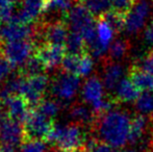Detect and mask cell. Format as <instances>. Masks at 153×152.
<instances>
[{"mask_svg": "<svg viewBox=\"0 0 153 152\" xmlns=\"http://www.w3.org/2000/svg\"><path fill=\"white\" fill-rule=\"evenodd\" d=\"M131 117L122 110H109L96 118L93 128L96 129L98 140L115 148L124 147L128 143Z\"/></svg>", "mask_w": 153, "mask_h": 152, "instance_id": "6da1fadb", "label": "cell"}, {"mask_svg": "<svg viewBox=\"0 0 153 152\" xmlns=\"http://www.w3.org/2000/svg\"><path fill=\"white\" fill-rule=\"evenodd\" d=\"M46 142L54 144L59 152H83L87 138L80 124L62 125L54 123Z\"/></svg>", "mask_w": 153, "mask_h": 152, "instance_id": "7a4b0ae2", "label": "cell"}, {"mask_svg": "<svg viewBox=\"0 0 153 152\" xmlns=\"http://www.w3.org/2000/svg\"><path fill=\"white\" fill-rule=\"evenodd\" d=\"M53 124L51 119L41 114L36 108H31L26 121L23 124L24 140H42L46 142Z\"/></svg>", "mask_w": 153, "mask_h": 152, "instance_id": "3957f363", "label": "cell"}, {"mask_svg": "<svg viewBox=\"0 0 153 152\" xmlns=\"http://www.w3.org/2000/svg\"><path fill=\"white\" fill-rule=\"evenodd\" d=\"M71 31L80 33L81 36L90 28L96 26L97 18L83 3L78 1L72 6L66 17Z\"/></svg>", "mask_w": 153, "mask_h": 152, "instance_id": "277c9868", "label": "cell"}, {"mask_svg": "<svg viewBox=\"0 0 153 152\" xmlns=\"http://www.w3.org/2000/svg\"><path fill=\"white\" fill-rule=\"evenodd\" d=\"M33 44L31 41H14V42H1L0 52L4 57L10 62L15 67H22L27 61L32 56Z\"/></svg>", "mask_w": 153, "mask_h": 152, "instance_id": "5b68a950", "label": "cell"}, {"mask_svg": "<svg viewBox=\"0 0 153 152\" xmlns=\"http://www.w3.org/2000/svg\"><path fill=\"white\" fill-rule=\"evenodd\" d=\"M80 85V77L62 71L52 83V92L62 101H70L75 97Z\"/></svg>", "mask_w": 153, "mask_h": 152, "instance_id": "8992f818", "label": "cell"}, {"mask_svg": "<svg viewBox=\"0 0 153 152\" xmlns=\"http://www.w3.org/2000/svg\"><path fill=\"white\" fill-rule=\"evenodd\" d=\"M24 140L23 124L4 116L0 119V143L2 145L16 147Z\"/></svg>", "mask_w": 153, "mask_h": 152, "instance_id": "52a82bcc", "label": "cell"}, {"mask_svg": "<svg viewBox=\"0 0 153 152\" xmlns=\"http://www.w3.org/2000/svg\"><path fill=\"white\" fill-rule=\"evenodd\" d=\"M66 53L65 46H55L47 43L38 45L34 49V54L42 62L46 70H52L61 66Z\"/></svg>", "mask_w": 153, "mask_h": 152, "instance_id": "ba28073f", "label": "cell"}, {"mask_svg": "<svg viewBox=\"0 0 153 152\" xmlns=\"http://www.w3.org/2000/svg\"><path fill=\"white\" fill-rule=\"evenodd\" d=\"M149 4L145 0L137 1L130 12L126 15L124 30L128 33H137L145 25L146 19L149 15Z\"/></svg>", "mask_w": 153, "mask_h": 152, "instance_id": "9c48e42d", "label": "cell"}, {"mask_svg": "<svg viewBox=\"0 0 153 152\" xmlns=\"http://www.w3.org/2000/svg\"><path fill=\"white\" fill-rule=\"evenodd\" d=\"M22 8L17 14H14L10 21L30 25L32 21L45 12L47 0H22Z\"/></svg>", "mask_w": 153, "mask_h": 152, "instance_id": "30bf717a", "label": "cell"}, {"mask_svg": "<svg viewBox=\"0 0 153 152\" xmlns=\"http://www.w3.org/2000/svg\"><path fill=\"white\" fill-rule=\"evenodd\" d=\"M68 28L69 25L66 21H53L41 29V35L44 39V43L66 47V42L69 36Z\"/></svg>", "mask_w": 153, "mask_h": 152, "instance_id": "8fae6325", "label": "cell"}, {"mask_svg": "<svg viewBox=\"0 0 153 152\" xmlns=\"http://www.w3.org/2000/svg\"><path fill=\"white\" fill-rule=\"evenodd\" d=\"M7 117L21 124H24L31 108L27 100L20 95H12L3 101Z\"/></svg>", "mask_w": 153, "mask_h": 152, "instance_id": "7c38bea8", "label": "cell"}, {"mask_svg": "<svg viewBox=\"0 0 153 152\" xmlns=\"http://www.w3.org/2000/svg\"><path fill=\"white\" fill-rule=\"evenodd\" d=\"M33 31L34 30L30 27V25L20 24L14 21H10L5 24H2L0 29L1 42L29 40L31 37H34Z\"/></svg>", "mask_w": 153, "mask_h": 152, "instance_id": "4fadbf2b", "label": "cell"}, {"mask_svg": "<svg viewBox=\"0 0 153 152\" xmlns=\"http://www.w3.org/2000/svg\"><path fill=\"white\" fill-rule=\"evenodd\" d=\"M123 74H124V69H123L122 65L107 59V57L106 59H104L102 82L105 90H107L108 92L115 91L120 81L123 79Z\"/></svg>", "mask_w": 153, "mask_h": 152, "instance_id": "5bb4252c", "label": "cell"}, {"mask_svg": "<svg viewBox=\"0 0 153 152\" xmlns=\"http://www.w3.org/2000/svg\"><path fill=\"white\" fill-rule=\"evenodd\" d=\"M82 98L87 103L93 105L104 98V85L97 76H92L85 80L82 85Z\"/></svg>", "mask_w": 153, "mask_h": 152, "instance_id": "9a60e30c", "label": "cell"}, {"mask_svg": "<svg viewBox=\"0 0 153 152\" xmlns=\"http://www.w3.org/2000/svg\"><path fill=\"white\" fill-rule=\"evenodd\" d=\"M140 90L134 85V83L128 78H123L116 90L114 91V99L118 103L135 101L140 95Z\"/></svg>", "mask_w": 153, "mask_h": 152, "instance_id": "2e32d148", "label": "cell"}, {"mask_svg": "<svg viewBox=\"0 0 153 152\" xmlns=\"http://www.w3.org/2000/svg\"><path fill=\"white\" fill-rule=\"evenodd\" d=\"M128 78L134 83L140 92L153 91V75L134 64L129 68Z\"/></svg>", "mask_w": 153, "mask_h": 152, "instance_id": "e0dca14e", "label": "cell"}, {"mask_svg": "<svg viewBox=\"0 0 153 152\" xmlns=\"http://www.w3.org/2000/svg\"><path fill=\"white\" fill-rule=\"evenodd\" d=\"M150 118L142 114L134 115L131 118L130 130H129L128 143L129 144H137L143 139L148 126V121Z\"/></svg>", "mask_w": 153, "mask_h": 152, "instance_id": "ac0fdd59", "label": "cell"}, {"mask_svg": "<svg viewBox=\"0 0 153 152\" xmlns=\"http://www.w3.org/2000/svg\"><path fill=\"white\" fill-rule=\"evenodd\" d=\"M96 29H97V39H98L99 44L108 51L109 46L113 43V39L116 35V31L100 16L97 17Z\"/></svg>", "mask_w": 153, "mask_h": 152, "instance_id": "d6986e66", "label": "cell"}, {"mask_svg": "<svg viewBox=\"0 0 153 152\" xmlns=\"http://www.w3.org/2000/svg\"><path fill=\"white\" fill-rule=\"evenodd\" d=\"M70 117L74 120V123L80 124V125H83V124L93 125L96 120V116L93 110H90L88 106L80 103L73 104L70 110Z\"/></svg>", "mask_w": 153, "mask_h": 152, "instance_id": "ffe728a7", "label": "cell"}, {"mask_svg": "<svg viewBox=\"0 0 153 152\" xmlns=\"http://www.w3.org/2000/svg\"><path fill=\"white\" fill-rule=\"evenodd\" d=\"M66 50L68 53L78 55L87 52L88 47L82 36L78 33H75V31H70L66 42Z\"/></svg>", "mask_w": 153, "mask_h": 152, "instance_id": "44dd1931", "label": "cell"}, {"mask_svg": "<svg viewBox=\"0 0 153 152\" xmlns=\"http://www.w3.org/2000/svg\"><path fill=\"white\" fill-rule=\"evenodd\" d=\"M134 102L139 114L147 116L153 120V91L141 92Z\"/></svg>", "mask_w": 153, "mask_h": 152, "instance_id": "7402d4cb", "label": "cell"}, {"mask_svg": "<svg viewBox=\"0 0 153 152\" xmlns=\"http://www.w3.org/2000/svg\"><path fill=\"white\" fill-rule=\"evenodd\" d=\"M100 17H102L111 27L116 31V33H121L122 30H124L125 28V19H126V15L122 14L120 12H117L115 10H109L107 12L103 13L102 15H100Z\"/></svg>", "mask_w": 153, "mask_h": 152, "instance_id": "603a6c76", "label": "cell"}, {"mask_svg": "<svg viewBox=\"0 0 153 152\" xmlns=\"http://www.w3.org/2000/svg\"><path fill=\"white\" fill-rule=\"evenodd\" d=\"M129 42L127 40H116L111 44L108 48V56L107 59L111 61H119L123 59L129 51Z\"/></svg>", "mask_w": 153, "mask_h": 152, "instance_id": "cb8c5ba5", "label": "cell"}, {"mask_svg": "<svg viewBox=\"0 0 153 152\" xmlns=\"http://www.w3.org/2000/svg\"><path fill=\"white\" fill-rule=\"evenodd\" d=\"M71 8H72V1L71 0H47L45 13L61 14L67 17Z\"/></svg>", "mask_w": 153, "mask_h": 152, "instance_id": "d4e9b609", "label": "cell"}, {"mask_svg": "<svg viewBox=\"0 0 153 152\" xmlns=\"http://www.w3.org/2000/svg\"><path fill=\"white\" fill-rule=\"evenodd\" d=\"M45 67L42 62L39 59V57L36 54H33L24 65L22 66V71L20 74L24 76H33L38 74H42L43 71H45Z\"/></svg>", "mask_w": 153, "mask_h": 152, "instance_id": "484cf974", "label": "cell"}, {"mask_svg": "<svg viewBox=\"0 0 153 152\" xmlns=\"http://www.w3.org/2000/svg\"><path fill=\"white\" fill-rule=\"evenodd\" d=\"M83 3L95 17H99L103 13L111 10V4L109 0H79Z\"/></svg>", "mask_w": 153, "mask_h": 152, "instance_id": "4316f807", "label": "cell"}, {"mask_svg": "<svg viewBox=\"0 0 153 152\" xmlns=\"http://www.w3.org/2000/svg\"><path fill=\"white\" fill-rule=\"evenodd\" d=\"M94 69V61H93V56L90 52H85L80 55V59H79L78 68H77V73L76 75L80 78L85 77L91 74V72Z\"/></svg>", "mask_w": 153, "mask_h": 152, "instance_id": "83f0119b", "label": "cell"}, {"mask_svg": "<svg viewBox=\"0 0 153 152\" xmlns=\"http://www.w3.org/2000/svg\"><path fill=\"white\" fill-rule=\"evenodd\" d=\"M59 108H61V105L59 102L53 101V100H42L41 103L36 108V110H38L41 114L46 116L47 118L51 119L59 114Z\"/></svg>", "mask_w": 153, "mask_h": 152, "instance_id": "f1b7e54d", "label": "cell"}, {"mask_svg": "<svg viewBox=\"0 0 153 152\" xmlns=\"http://www.w3.org/2000/svg\"><path fill=\"white\" fill-rule=\"evenodd\" d=\"M80 55L72 54V53L67 52L66 54H65L62 61L61 67H62V71L67 72V73L76 75L77 68H78V64H79V59H80Z\"/></svg>", "mask_w": 153, "mask_h": 152, "instance_id": "f546056e", "label": "cell"}, {"mask_svg": "<svg viewBox=\"0 0 153 152\" xmlns=\"http://www.w3.org/2000/svg\"><path fill=\"white\" fill-rule=\"evenodd\" d=\"M46 143L42 140H23L20 152H46Z\"/></svg>", "mask_w": 153, "mask_h": 152, "instance_id": "4dcf8cb0", "label": "cell"}, {"mask_svg": "<svg viewBox=\"0 0 153 152\" xmlns=\"http://www.w3.org/2000/svg\"><path fill=\"white\" fill-rule=\"evenodd\" d=\"M14 3L10 0H0V24H5L14 16Z\"/></svg>", "mask_w": 153, "mask_h": 152, "instance_id": "1f68e13d", "label": "cell"}, {"mask_svg": "<svg viewBox=\"0 0 153 152\" xmlns=\"http://www.w3.org/2000/svg\"><path fill=\"white\" fill-rule=\"evenodd\" d=\"M111 8L122 14L127 15L137 3V0H109Z\"/></svg>", "mask_w": 153, "mask_h": 152, "instance_id": "d6a6232c", "label": "cell"}, {"mask_svg": "<svg viewBox=\"0 0 153 152\" xmlns=\"http://www.w3.org/2000/svg\"><path fill=\"white\" fill-rule=\"evenodd\" d=\"M134 65H137V67L142 68L146 72L153 75V49L147 53V55L145 57H143L141 61H139V63L134 64Z\"/></svg>", "mask_w": 153, "mask_h": 152, "instance_id": "836d02e7", "label": "cell"}, {"mask_svg": "<svg viewBox=\"0 0 153 152\" xmlns=\"http://www.w3.org/2000/svg\"><path fill=\"white\" fill-rule=\"evenodd\" d=\"M13 69H14V66L10 64V62L2 54H0V77L2 79L8 77L12 73Z\"/></svg>", "mask_w": 153, "mask_h": 152, "instance_id": "e575fe53", "label": "cell"}, {"mask_svg": "<svg viewBox=\"0 0 153 152\" xmlns=\"http://www.w3.org/2000/svg\"><path fill=\"white\" fill-rule=\"evenodd\" d=\"M144 37H145V40L148 43L153 45V23L152 22L146 27L145 33H144Z\"/></svg>", "mask_w": 153, "mask_h": 152, "instance_id": "d590c367", "label": "cell"}, {"mask_svg": "<svg viewBox=\"0 0 153 152\" xmlns=\"http://www.w3.org/2000/svg\"><path fill=\"white\" fill-rule=\"evenodd\" d=\"M4 110H5V106H4L3 102H2L1 100H0V119H1V118H3V117H4V116H3Z\"/></svg>", "mask_w": 153, "mask_h": 152, "instance_id": "8d00e7d4", "label": "cell"}, {"mask_svg": "<svg viewBox=\"0 0 153 152\" xmlns=\"http://www.w3.org/2000/svg\"><path fill=\"white\" fill-rule=\"evenodd\" d=\"M147 152H153V143L149 146V149H148V151H147Z\"/></svg>", "mask_w": 153, "mask_h": 152, "instance_id": "74e56055", "label": "cell"}, {"mask_svg": "<svg viewBox=\"0 0 153 152\" xmlns=\"http://www.w3.org/2000/svg\"><path fill=\"white\" fill-rule=\"evenodd\" d=\"M122 152H139V151H137V150H132V149H128V150H124V151H122Z\"/></svg>", "mask_w": 153, "mask_h": 152, "instance_id": "f35d334b", "label": "cell"}, {"mask_svg": "<svg viewBox=\"0 0 153 152\" xmlns=\"http://www.w3.org/2000/svg\"><path fill=\"white\" fill-rule=\"evenodd\" d=\"M10 2H13V3H16V2H18V1H21V0H10Z\"/></svg>", "mask_w": 153, "mask_h": 152, "instance_id": "ab89813d", "label": "cell"}, {"mask_svg": "<svg viewBox=\"0 0 153 152\" xmlns=\"http://www.w3.org/2000/svg\"><path fill=\"white\" fill-rule=\"evenodd\" d=\"M2 80H3V79H2L1 77H0V83H1V81H2Z\"/></svg>", "mask_w": 153, "mask_h": 152, "instance_id": "60d3db41", "label": "cell"}, {"mask_svg": "<svg viewBox=\"0 0 153 152\" xmlns=\"http://www.w3.org/2000/svg\"><path fill=\"white\" fill-rule=\"evenodd\" d=\"M0 44H1V35H0Z\"/></svg>", "mask_w": 153, "mask_h": 152, "instance_id": "b9f144b4", "label": "cell"}, {"mask_svg": "<svg viewBox=\"0 0 153 152\" xmlns=\"http://www.w3.org/2000/svg\"><path fill=\"white\" fill-rule=\"evenodd\" d=\"M152 23H153V21H152Z\"/></svg>", "mask_w": 153, "mask_h": 152, "instance_id": "7bdbcfd3", "label": "cell"}]
</instances>
